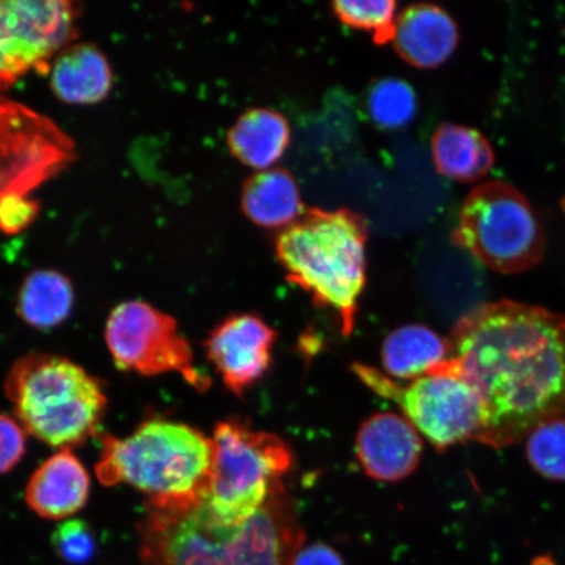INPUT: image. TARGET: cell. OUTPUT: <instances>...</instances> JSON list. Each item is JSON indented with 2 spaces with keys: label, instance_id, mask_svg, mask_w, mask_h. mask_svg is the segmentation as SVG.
Instances as JSON below:
<instances>
[{
  "label": "cell",
  "instance_id": "cell-1",
  "mask_svg": "<svg viewBox=\"0 0 565 565\" xmlns=\"http://www.w3.org/2000/svg\"><path fill=\"white\" fill-rule=\"evenodd\" d=\"M448 342V362L484 402L480 443L507 448L565 418L564 316L512 300L480 303L459 318Z\"/></svg>",
  "mask_w": 565,
  "mask_h": 565
},
{
  "label": "cell",
  "instance_id": "cell-2",
  "mask_svg": "<svg viewBox=\"0 0 565 565\" xmlns=\"http://www.w3.org/2000/svg\"><path fill=\"white\" fill-rule=\"evenodd\" d=\"M203 500L146 501L138 524L143 565H294L306 542L282 484L244 524H215Z\"/></svg>",
  "mask_w": 565,
  "mask_h": 565
},
{
  "label": "cell",
  "instance_id": "cell-3",
  "mask_svg": "<svg viewBox=\"0 0 565 565\" xmlns=\"http://www.w3.org/2000/svg\"><path fill=\"white\" fill-rule=\"evenodd\" d=\"M366 233L364 218L355 212L312 209L277 239L287 278L312 295L318 306L334 310L344 335L355 327L365 286Z\"/></svg>",
  "mask_w": 565,
  "mask_h": 565
},
{
  "label": "cell",
  "instance_id": "cell-4",
  "mask_svg": "<svg viewBox=\"0 0 565 565\" xmlns=\"http://www.w3.org/2000/svg\"><path fill=\"white\" fill-rule=\"evenodd\" d=\"M96 476L104 486L127 484L150 501L206 497L214 443L188 424L148 419L130 436L100 435Z\"/></svg>",
  "mask_w": 565,
  "mask_h": 565
},
{
  "label": "cell",
  "instance_id": "cell-5",
  "mask_svg": "<svg viewBox=\"0 0 565 565\" xmlns=\"http://www.w3.org/2000/svg\"><path fill=\"white\" fill-rule=\"evenodd\" d=\"M4 393L25 433L61 450L97 435L108 406L100 381L70 359L45 352L13 363Z\"/></svg>",
  "mask_w": 565,
  "mask_h": 565
},
{
  "label": "cell",
  "instance_id": "cell-6",
  "mask_svg": "<svg viewBox=\"0 0 565 565\" xmlns=\"http://www.w3.org/2000/svg\"><path fill=\"white\" fill-rule=\"evenodd\" d=\"M214 463L203 510L215 524L235 527L256 514L281 486L294 456L285 440L238 420L216 424Z\"/></svg>",
  "mask_w": 565,
  "mask_h": 565
},
{
  "label": "cell",
  "instance_id": "cell-7",
  "mask_svg": "<svg viewBox=\"0 0 565 565\" xmlns=\"http://www.w3.org/2000/svg\"><path fill=\"white\" fill-rule=\"evenodd\" d=\"M352 371L379 397L397 405L436 449L482 440L487 423L484 402L448 360L408 383L395 381L370 365L356 363Z\"/></svg>",
  "mask_w": 565,
  "mask_h": 565
},
{
  "label": "cell",
  "instance_id": "cell-8",
  "mask_svg": "<svg viewBox=\"0 0 565 565\" xmlns=\"http://www.w3.org/2000/svg\"><path fill=\"white\" fill-rule=\"evenodd\" d=\"M455 243L500 274H520L545 256L546 237L526 196L510 183L489 181L466 198Z\"/></svg>",
  "mask_w": 565,
  "mask_h": 565
},
{
  "label": "cell",
  "instance_id": "cell-9",
  "mask_svg": "<svg viewBox=\"0 0 565 565\" xmlns=\"http://www.w3.org/2000/svg\"><path fill=\"white\" fill-rule=\"evenodd\" d=\"M105 341L118 370L147 377L180 373L200 393L211 385L207 374L196 369L192 345L174 318L151 303H119L106 321Z\"/></svg>",
  "mask_w": 565,
  "mask_h": 565
},
{
  "label": "cell",
  "instance_id": "cell-10",
  "mask_svg": "<svg viewBox=\"0 0 565 565\" xmlns=\"http://www.w3.org/2000/svg\"><path fill=\"white\" fill-rule=\"evenodd\" d=\"M81 13L67 0H0V94L31 71H51L77 38Z\"/></svg>",
  "mask_w": 565,
  "mask_h": 565
},
{
  "label": "cell",
  "instance_id": "cell-11",
  "mask_svg": "<svg viewBox=\"0 0 565 565\" xmlns=\"http://www.w3.org/2000/svg\"><path fill=\"white\" fill-rule=\"evenodd\" d=\"M74 141L51 118L0 98V206L30 196L75 160Z\"/></svg>",
  "mask_w": 565,
  "mask_h": 565
},
{
  "label": "cell",
  "instance_id": "cell-12",
  "mask_svg": "<svg viewBox=\"0 0 565 565\" xmlns=\"http://www.w3.org/2000/svg\"><path fill=\"white\" fill-rule=\"evenodd\" d=\"M275 341L277 333L270 324L259 316L243 313L218 323L204 349L225 387L242 398L270 369Z\"/></svg>",
  "mask_w": 565,
  "mask_h": 565
},
{
  "label": "cell",
  "instance_id": "cell-13",
  "mask_svg": "<svg viewBox=\"0 0 565 565\" xmlns=\"http://www.w3.org/2000/svg\"><path fill=\"white\" fill-rule=\"evenodd\" d=\"M423 455L422 437L412 423L394 413L371 416L356 436L360 465L379 482H398L413 475Z\"/></svg>",
  "mask_w": 565,
  "mask_h": 565
},
{
  "label": "cell",
  "instance_id": "cell-14",
  "mask_svg": "<svg viewBox=\"0 0 565 565\" xmlns=\"http://www.w3.org/2000/svg\"><path fill=\"white\" fill-rule=\"evenodd\" d=\"M90 478L71 449H62L35 469L25 489L26 505L46 520H67L86 507Z\"/></svg>",
  "mask_w": 565,
  "mask_h": 565
},
{
  "label": "cell",
  "instance_id": "cell-15",
  "mask_svg": "<svg viewBox=\"0 0 565 565\" xmlns=\"http://www.w3.org/2000/svg\"><path fill=\"white\" fill-rule=\"evenodd\" d=\"M458 40L457 24L447 11L433 4H414L395 20L392 42L409 65L433 68L450 58Z\"/></svg>",
  "mask_w": 565,
  "mask_h": 565
},
{
  "label": "cell",
  "instance_id": "cell-16",
  "mask_svg": "<svg viewBox=\"0 0 565 565\" xmlns=\"http://www.w3.org/2000/svg\"><path fill=\"white\" fill-rule=\"evenodd\" d=\"M51 71L54 95L65 104L102 103L113 87L109 61L95 45L74 44L63 49Z\"/></svg>",
  "mask_w": 565,
  "mask_h": 565
},
{
  "label": "cell",
  "instance_id": "cell-17",
  "mask_svg": "<svg viewBox=\"0 0 565 565\" xmlns=\"http://www.w3.org/2000/svg\"><path fill=\"white\" fill-rule=\"evenodd\" d=\"M450 356L448 339L424 324H405L385 338L381 349L386 376L408 383L426 376Z\"/></svg>",
  "mask_w": 565,
  "mask_h": 565
},
{
  "label": "cell",
  "instance_id": "cell-18",
  "mask_svg": "<svg viewBox=\"0 0 565 565\" xmlns=\"http://www.w3.org/2000/svg\"><path fill=\"white\" fill-rule=\"evenodd\" d=\"M244 214L265 228L286 230L302 216L301 196L291 173L270 168L245 182L242 194Z\"/></svg>",
  "mask_w": 565,
  "mask_h": 565
},
{
  "label": "cell",
  "instance_id": "cell-19",
  "mask_svg": "<svg viewBox=\"0 0 565 565\" xmlns=\"http://www.w3.org/2000/svg\"><path fill=\"white\" fill-rule=\"evenodd\" d=\"M291 140L287 119L278 111L253 109L244 113L228 132L233 157L243 164L266 171L277 164Z\"/></svg>",
  "mask_w": 565,
  "mask_h": 565
},
{
  "label": "cell",
  "instance_id": "cell-20",
  "mask_svg": "<svg viewBox=\"0 0 565 565\" xmlns=\"http://www.w3.org/2000/svg\"><path fill=\"white\" fill-rule=\"evenodd\" d=\"M430 151L437 171L459 182L482 180L494 164L490 141L462 125H441L430 140Z\"/></svg>",
  "mask_w": 565,
  "mask_h": 565
},
{
  "label": "cell",
  "instance_id": "cell-21",
  "mask_svg": "<svg viewBox=\"0 0 565 565\" xmlns=\"http://www.w3.org/2000/svg\"><path fill=\"white\" fill-rule=\"evenodd\" d=\"M74 302L73 282L66 275L54 270H35L21 285L18 313L30 327L46 331L67 320Z\"/></svg>",
  "mask_w": 565,
  "mask_h": 565
},
{
  "label": "cell",
  "instance_id": "cell-22",
  "mask_svg": "<svg viewBox=\"0 0 565 565\" xmlns=\"http://www.w3.org/2000/svg\"><path fill=\"white\" fill-rule=\"evenodd\" d=\"M530 465L542 477L565 480V418L540 424L526 437Z\"/></svg>",
  "mask_w": 565,
  "mask_h": 565
},
{
  "label": "cell",
  "instance_id": "cell-23",
  "mask_svg": "<svg viewBox=\"0 0 565 565\" xmlns=\"http://www.w3.org/2000/svg\"><path fill=\"white\" fill-rule=\"evenodd\" d=\"M366 104L373 121L386 129L407 125L418 108L414 89L399 79L379 82L371 89Z\"/></svg>",
  "mask_w": 565,
  "mask_h": 565
},
{
  "label": "cell",
  "instance_id": "cell-24",
  "mask_svg": "<svg viewBox=\"0 0 565 565\" xmlns=\"http://www.w3.org/2000/svg\"><path fill=\"white\" fill-rule=\"evenodd\" d=\"M335 15L343 24L372 32L379 44L392 41L397 3L393 0H356L333 3Z\"/></svg>",
  "mask_w": 565,
  "mask_h": 565
},
{
  "label": "cell",
  "instance_id": "cell-25",
  "mask_svg": "<svg viewBox=\"0 0 565 565\" xmlns=\"http://www.w3.org/2000/svg\"><path fill=\"white\" fill-rule=\"evenodd\" d=\"M53 548L63 561L82 565L95 555L96 540L90 526L83 520H66L56 526L52 535Z\"/></svg>",
  "mask_w": 565,
  "mask_h": 565
},
{
  "label": "cell",
  "instance_id": "cell-26",
  "mask_svg": "<svg viewBox=\"0 0 565 565\" xmlns=\"http://www.w3.org/2000/svg\"><path fill=\"white\" fill-rule=\"evenodd\" d=\"M25 450V429L11 416L0 413V475L15 469Z\"/></svg>",
  "mask_w": 565,
  "mask_h": 565
},
{
  "label": "cell",
  "instance_id": "cell-27",
  "mask_svg": "<svg viewBox=\"0 0 565 565\" xmlns=\"http://www.w3.org/2000/svg\"><path fill=\"white\" fill-rule=\"evenodd\" d=\"M40 204L28 195L9 198L0 206V232L4 235H18L38 216Z\"/></svg>",
  "mask_w": 565,
  "mask_h": 565
},
{
  "label": "cell",
  "instance_id": "cell-28",
  "mask_svg": "<svg viewBox=\"0 0 565 565\" xmlns=\"http://www.w3.org/2000/svg\"><path fill=\"white\" fill-rule=\"evenodd\" d=\"M294 565H345L343 557L328 543L317 542L302 546Z\"/></svg>",
  "mask_w": 565,
  "mask_h": 565
},
{
  "label": "cell",
  "instance_id": "cell-29",
  "mask_svg": "<svg viewBox=\"0 0 565 565\" xmlns=\"http://www.w3.org/2000/svg\"><path fill=\"white\" fill-rule=\"evenodd\" d=\"M563 209L565 211V198H564V201H563Z\"/></svg>",
  "mask_w": 565,
  "mask_h": 565
}]
</instances>
